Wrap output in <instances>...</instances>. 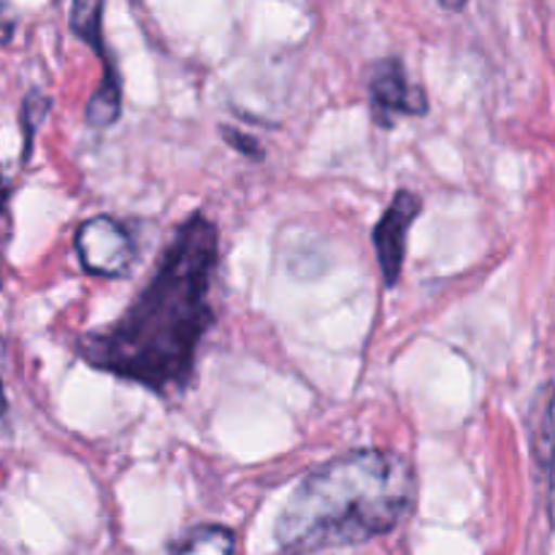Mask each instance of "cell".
<instances>
[{
	"label": "cell",
	"instance_id": "6da1fadb",
	"mask_svg": "<svg viewBox=\"0 0 555 555\" xmlns=\"http://www.w3.org/2000/svg\"><path fill=\"white\" fill-rule=\"evenodd\" d=\"M220 231L204 211L184 217L144 291L108 328L85 334L76 352L98 372L177 393L193 383L198 347L215 325Z\"/></svg>",
	"mask_w": 555,
	"mask_h": 555
},
{
	"label": "cell",
	"instance_id": "7a4b0ae2",
	"mask_svg": "<svg viewBox=\"0 0 555 555\" xmlns=\"http://www.w3.org/2000/svg\"><path fill=\"white\" fill-rule=\"evenodd\" d=\"M410 461L390 450H356L318 466L293 491L276 520L285 553L358 545L390 534L415 509Z\"/></svg>",
	"mask_w": 555,
	"mask_h": 555
},
{
	"label": "cell",
	"instance_id": "3957f363",
	"mask_svg": "<svg viewBox=\"0 0 555 555\" xmlns=\"http://www.w3.org/2000/svg\"><path fill=\"white\" fill-rule=\"evenodd\" d=\"M101 16H103V3H74L70 9V27L79 38H85L95 54L103 63V81L95 92L90 95L85 108V119L90 128H108L112 122H117L119 112H122V90H119V70L117 63L112 60L106 41H103L101 30Z\"/></svg>",
	"mask_w": 555,
	"mask_h": 555
},
{
	"label": "cell",
	"instance_id": "277c9868",
	"mask_svg": "<svg viewBox=\"0 0 555 555\" xmlns=\"http://www.w3.org/2000/svg\"><path fill=\"white\" fill-rule=\"evenodd\" d=\"M76 255L87 274L114 280V276L128 274L133 263V236L114 217H90L76 231Z\"/></svg>",
	"mask_w": 555,
	"mask_h": 555
},
{
	"label": "cell",
	"instance_id": "5b68a950",
	"mask_svg": "<svg viewBox=\"0 0 555 555\" xmlns=\"http://www.w3.org/2000/svg\"><path fill=\"white\" fill-rule=\"evenodd\" d=\"M369 98H372L374 122L383 128H393L401 114L428 112L426 92L406 79V70L399 60H379L369 68Z\"/></svg>",
	"mask_w": 555,
	"mask_h": 555
},
{
	"label": "cell",
	"instance_id": "8992f818",
	"mask_svg": "<svg viewBox=\"0 0 555 555\" xmlns=\"http://www.w3.org/2000/svg\"><path fill=\"white\" fill-rule=\"evenodd\" d=\"M421 209V195L410 193V190H399L388 209H385V215L374 225V249H377L379 271H383V280L388 287L399 282L406 255V233L415 225Z\"/></svg>",
	"mask_w": 555,
	"mask_h": 555
},
{
	"label": "cell",
	"instance_id": "52a82bcc",
	"mask_svg": "<svg viewBox=\"0 0 555 555\" xmlns=\"http://www.w3.org/2000/svg\"><path fill=\"white\" fill-rule=\"evenodd\" d=\"M529 439L537 469L551 480L555 475V383L542 385L531 401Z\"/></svg>",
	"mask_w": 555,
	"mask_h": 555
},
{
	"label": "cell",
	"instance_id": "ba28073f",
	"mask_svg": "<svg viewBox=\"0 0 555 555\" xmlns=\"http://www.w3.org/2000/svg\"><path fill=\"white\" fill-rule=\"evenodd\" d=\"M171 555H236V537L225 526H195L173 542Z\"/></svg>",
	"mask_w": 555,
	"mask_h": 555
},
{
	"label": "cell",
	"instance_id": "9c48e42d",
	"mask_svg": "<svg viewBox=\"0 0 555 555\" xmlns=\"http://www.w3.org/2000/svg\"><path fill=\"white\" fill-rule=\"evenodd\" d=\"M47 112H49V98L38 90L27 92L25 101H22V112H20L22 130H25V160L30 157L33 135H36V130L41 128V122L47 119Z\"/></svg>",
	"mask_w": 555,
	"mask_h": 555
},
{
	"label": "cell",
	"instance_id": "30bf717a",
	"mask_svg": "<svg viewBox=\"0 0 555 555\" xmlns=\"http://www.w3.org/2000/svg\"><path fill=\"white\" fill-rule=\"evenodd\" d=\"M225 139L231 141L233 146H236V150H242L244 155H249V157H263V152H260V146L255 144L253 139H247V135H242V133H233V130H228L225 128Z\"/></svg>",
	"mask_w": 555,
	"mask_h": 555
},
{
	"label": "cell",
	"instance_id": "8fae6325",
	"mask_svg": "<svg viewBox=\"0 0 555 555\" xmlns=\"http://www.w3.org/2000/svg\"><path fill=\"white\" fill-rule=\"evenodd\" d=\"M442 5V9H448V11H461V9H466L464 3H439Z\"/></svg>",
	"mask_w": 555,
	"mask_h": 555
}]
</instances>
